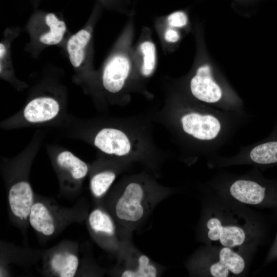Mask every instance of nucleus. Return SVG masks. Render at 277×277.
<instances>
[{
    "label": "nucleus",
    "mask_w": 277,
    "mask_h": 277,
    "mask_svg": "<svg viewBox=\"0 0 277 277\" xmlns=\"http://www.w3.org/2000/svg\"><path fill=\"white\" fill-rule=\"evenodd\" d=\"M192 95L198 100L214 103L221 97L222 91L212 77L210 67L207 65L199 67L190 84Z\"/></svg>",
    "instance_id": "14"
},
{
    "label": "nucleus",
    "mask_w": 277,
    "mask_h": 277,
    "mask_svg": "<svg viewBox=\"0 0 277 277\" xmlns=\"http://www.w3.org/2000/svg\"><path fill=\"white\" fill-rule=\"evenodd\" d=\"M154 26L164 52H170L173 46L177 43L181 39L179 29L166 25L159 17L154 19Z\"/></svg>",
    "instance_id": "18"
},
{
    "label": "nucleus",
    "mask_w": 277,
    "mask_h": 277,
    "mask_svg": "<svg viewBox=\"0 0 277 277\" xmlns=\"http://www.w3.org/2000/svg\"><path fill=\"white\" fill-rule=\"evenodd\" d=\"M47 151L61 187L65 190L72 191L80 189L89 171L87 164L62 147L48 146Z\"/></svg>",
    "instance_id": "5"
},
{
    "label": "nucleus",
    "mask_w": 277,
    "mask_h": 277,
    "mask_svg": "<svg viewBox=\"0 0 277 277\" xmlns=\"http://www.w3.org/2000/svg\"><path fill=\"white\" fill-rule=\"evenodd\" d=\"M28 30L31 47L35 51H40L44 48L61 43L67 32V26L56 14L37 11L30 19Z\"/></svg>",
    "instance_id": "6"
},
{
    "label": "nucleus",
    "mask_w": 277,
    "mask_h": 277,
    "mask_svg": "<svg viewBox=\"0 0 277 277\" xmlns=\"http://www.w3.org/2000/svg\"><path fill=\"white\" fill-rule=\"evenodd\" d=\"M212 211L205 224L207 240L213 247H228L240 253L253 239L252 226L245 217L228 208Z\"/></svg>",
    "instance_id": "3"
},
{
    "label": "nucleus",
    "mask_w": 277,
    "mask_h": 277,
    "mask_svg": "<svg viewBox=\"0 0 277 277\" xmlns=\"http://www.w3.org/2000/svg\"><path fill=\"white\" fill-rule=\"evenodd\" d=\"M252 161L260 164L277 163V141H273L255 147L250 153Z\"/></svg>",
    "instance_id": "21"
},
{
    "label": "nucleus",
    "mask_w": 277,
    "mask_h": 277,
    "mask_svg": "<svg viewBox=\"0 0 277 277\" xmlns=\"http://www.w3.org/2000/svg\"><path fill=\"white\" fill-rule=\"evenodd\" d=\"M41 0H32L34 5L36 6L39 3Z\"/></svg>",
    "instance_id": "25"
},
{
    "label": "nucleus",
    "mask_w": 277,
    "mask_h": 277,
    "mask_svg": "<svg viewBox=\"0 0 277 277\" xmlns=\"http://www.w3.org/2000/svg\"><path fill=\"white\" fill-rule=\"evenodd\" d=\"M144 189L140 184L129 183L115 204L114 210L117 217L126 222L139 221L144 213Z\"/></svg>",
    "instance_id": "12"
},
{
    "label": "nucleus",
    "mask_w": 277,
    "mask_h": 277,
    "mask_svg": "<svg viewBox=\"0 0 277 277\" xmlns=\"http://www.w3.org/2000/svg\"><path fill=\"white\" fill-rule=\"evenodd\" d=\"M133 72L131 86L141 83L154 73L157 64V50L152 38V32L144 27L136 42L132 47Z\"/></svg>",
    "instance_id": "8"
},
{
    "label": "nucleus",
    "mask_w": 277,
    "mask_h": 277,
    "mask_svg": "<svg viewBox=\"0 0 277 277\" xmlns=\"http://www.w3.org/2000/svg\"><path fill=\"white\" fill-rule=\"evenodd\" d=\"M246 263L242 254L228 247H214L206 265V271L212 277H228L241 274Z\"/></svg>",
    "instance_id": "10"
},
{
    "label": "nucleus",
    "mask_w": 277,
    "mask_h": 277,
    "mask_svg": "<svg viewBox=\"0 0 277 277\" xmlns=\"http://www.w3.org/2000/svg\"><path fill=\"white\" fill-rule=\"evenodd\" d=\"M155 267L149 263V258L141 255L138 259V269L135 271L126 270L122 274V277H155L156 276Z\"/></svg>",
    "instance_id": "22"
},
{
    "label": "nucleus",
    "mask_w": 277,
    "mask_h": 277,
    "mask_svg": "<svg viewBox=\"0 0 277 277\" xmlns=\"http://www.w3.org/2000/svg\"><path fill=\"white\" fill-rule=\"evenodd\" d=\"M96 1L103 8L121 14L129 16L135 12L131 6V0H96Z\"/></svg>",
    "instance_id": "23"
},
{
    "label": "nucleus",
    "mask_w": 277,
    "mask_h": 277,
    "mask_svg": "<svg viewBox=\"0 0 277 277\" xmlns=\"http://www.w3.org/2000/svg\"><path fill=\"white\" fill-rule=\"evenodd\" d=\"M89 142L103 153L122 157L133 149L130 136L125 131L115 126L98 128L89 137Z\"/></svg>",
    "instance_id": "9"
},
{
    "label": "nucleus",
    "mask_w": 277,
    "mask_h": 277,
    "mask_svg": "<svg viewBox=\"0 0 277 277\" xmlns=\"http://www.w3.org/2000/svg\"><path fill=\"white\" fill-rule=\"evenodd\" d=\"M181 122L184 132L199 140H210L215 138L221 128L218 120L208 114L188 113L182 116Z\"/></svg>",
    "instance_id": "13"
},
{
    "label": "nucleus",
    "mask_w": 277,
    "mask_h": 277,
    "mask_svg": "<svg viewBox=\"0 0 277 277\" xmlns=\"http://www.w3.org/2000/svg\"><path fill=\"white\" fill-rule=\"evenodd\" d=\"M29 172L27 169L19 168L8 175L9 209L15 220L21 224L28 223L31 208L35 200L28 179Z\"/></svg>",
    "instance_id": "7"
},
{
    "label": "nucleus",
    "mask_w": 277,
    "mask_h": 277,
    "mask_svg": "<svg viewBox=\"0 0 277 277\" xmlns=\"http://www.w3.org/2000/svg\"><path fill=\"white\" fill-rule=\"evenodd\" d=\"M79 264V259L76 252L63 247L50 252L46 263L49 272L58 277L74 276L77 271Z\"/></svg>",
    "instance_id": "15"
},
{
    "label": "nucleus",
    "mask_w": 277,
    "mask_h": 277,
    "mask_svg": "<svg viewBox=\"0 0 277 277\" xmlns=\"http://www.w3.org/2000/svg\"><path fill=\"white\" fill-rule=\"evenodd\" d=\"M129 18L98 73L99 88L109 97L124 94L131 86L135 12Z\"/></svg>",
    "instance_id": "1"
},
{
    "label": "nucleus",
    "mask_w": 277,
    "mask_h": 277,
    "mask_svg": "<svg viewBox=\"0 0 277 277\" xmlns=\"http://www.w3.org/2000/svg\"><path fill=\"white\" fill-rule=\"evenodd\" d=\"M228 192L231 199L247 205H260L266 198V188L251 180L235 181L230 186Z\"/></svg>",
    "instance_id": "16"
},
{
    "label": "nucleus",
    "mask_w": 277,
    "mask_h": 277,
    "mask_svg": "<svg viewBox=\"0 0 277 277\" xmlns=\"http://www.w3.org/2000/svg\"><path fill=\"white\" fill-rule=\"evenodd\" d=\"M159 18L166 25L177 29L184 27L188 23L187 16L182 11H176Z\"/></svg>",
    "instance_id": "24"
},
{
    "label": "nucleus",
    "mask_w": 277,
    "mask_h": 277,
    "mask_svg": "<svg viewBox=\"0 0 277 277\" xmlns=\"http://www.w3.org/2000/svg\"><path fill=\"white\" fill-rule=\"evenodd\" d=\"M90 228L95 233L111 236L114 233V226L110 216L103 210H93L88 217Z\"/></svg>",
    "instance_id": "19"
},
{
    "label": "nucleus",
    "mask_w": 277,
    "mask_h": 277,
    "mask_svg": "<svg viewBox=\"0 0 277 277\" xmlns=\"http://www.w3.org/2000/svg\"><path fill=\"white\" fill-rule=\"evenodd\" d=\"M18 31L7 29L0 43V75L1 77L10 82L18 89H22L27 85L18 80L15 75L11 59V44Z\"/></svg>",
    "instance_id": "17"
},
{
    "label": "nucleus",
    "mask_w": 277,
    "mask_h": 277,
    "mask_svg": "<svg viewBox=\"0 0 277 277\" xmlns=\"http://www.w3.org/2000/svg\"><path fill=\"white\" fill-rule=\"evenodd\" d=\"M57 209L47 202L35 200L29 214L28 223L38 234L50 237L60 229L64 222Z\"/></svg>",
    "instance_id": "11"
},
{
    "label": "nucleus",
    "mask_w": 277,
    "mask_h": 277,
    "mask_svg": "<svg viewBox=\"0 0 277 277\" xmlns=\"http://www.w3.org/2000/svg\"><path fill=\"white\" fill-rule=\"evenodd\" d=\"M116 177L115 173L111 170L105 169L94 173L90 178V187L92 194L100 197L105 194Z\"/></svg>",
    "instance_id": "20"
},
{
    "label": "nucleus",
    "mask_w": 277,
    "mask_h": 277,
    "mask_svg": "<svg viewBox=\"0 0 277 277\" xmlns=\"http://www.w3.org/2000/svg\"><path fill=\"white\" fill-rule=\"evenodd\" d=\"M103 7L96 3L88 23L72 34L66 43L69 60L78 78L88 86L98 89V73L92 68L94 28Z\"/></svg>",
    "instance_id": "4"
},
{
    "label": "nucleus",
    "mask_w": 277,
    "mask_h": 277,
    "mask_svg": "<svg viewBox=\"0 0 277 277\" xmlns=\"http://www.w3.org/2000/svg\"><path fill=\"white\" fill-rule=\"evenodd\" d=\"M64 93L63 89L54 87L36 90L17 113L1 122V127L9 130L60 122L66 111Z\"/></svg>",
    "instance_id": "2"
}]
</instances>
